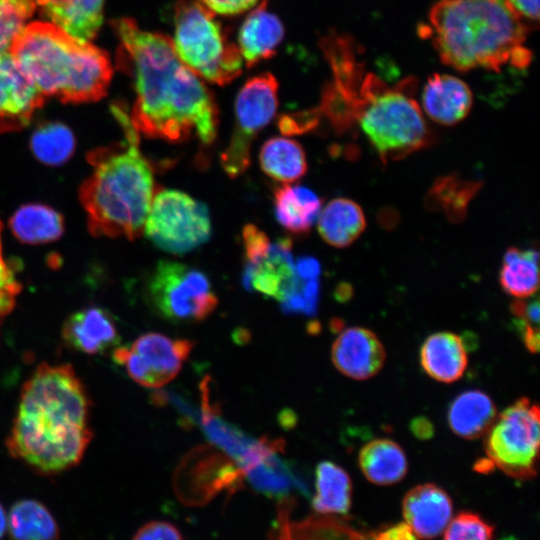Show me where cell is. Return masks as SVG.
Here are the masks:
<instances>
[{"instance_id": "obj_27", "label": "cell", "mask_w": 540, "mask_h": 540, "mask_svg": "<svg viewBox=\"0 0 540 540\" xmlns=\"http://www.w3.org/2000/svg\"><path fill=\"white\" fill-rule=\"evenodd\" d=\"M14 236L26 244H44L59 239L64 232V219L52 207L31 203L19 207L9 221Z\"/></svg>"}, {"instance_id": "obj_5", "label": "cell", "mask_w": 540, "mask_h": 540, "mask_svg": "<svg viewBox=\"0 0 540 540\" xmlns=\"http://www.w3.org/2000/svg\"><path fill=\"white\" fill-rule=\"evenodd\" d=\"M426 30L443 63L460 71L525 68L531 60L528 26L505 0H440Z\"/></svg>"}, {"instance_id": "obj_13", "label": "cell", "mask_w": 540, "mask_h": 540, "mask_svg": "<svg viewBox=\"0 0 540 540\" xmlns=\"http://www.w3.org/2000/svg\"><path fill=\"white\" fill-rule=\"evenodd\" d=\"M193 346L188 339L174 340L151 332L138 337L130 347L115 348L113 359L138 384L159 388L179 373Z\"/></svg>"}, {"instance_id": "obj_16", "label": "cell", "mask_w": 540, "mask_h": 540, "mask_svg": "<svg viewBox=\"0 0 540 540\" xmlns=\"http://www.w3.org/2000/svg\"><path fill=\"white\" fill-rule=\"evenodd\" d=\"M332 362L344 375L365 380L376 375L385 362V350L374 332L362 327L343 330L332 345Z\"/></svg>"}, {"instance_id": "obj_45", "label": "cell", "mask_w": 540, "mask_h": 540, "mask_svg": "<svg viewBox=\"0 0 540 540\" xmlns=\"http://www.w3.org/2000/svg\"><path fill=\"white\" fill-rule=\"evenodd\" d=\"M7 532V514L0 503V538Z\"/></svg>"}, {"instance_id": "obj_26", "label": "cell", "mask_w": 540, "mask_h": 540, "mask_svg": "<svg viewBox=\"0 0 540 540\" xmlns=\"http://www.w3.org/2000/svg\"><path fill=\"white\" fill-rule=\"evenodd\" d=\"M359 466L364 476L377 485H392L402 480L408 470L403 449L390 439H375L359 452Z\"/></svg>"}, {"instance_id": "obj_22", "label": "cell", "mask_w": 540, "mask_h": 540, "mask_svg": "<svg viewBox=\"0 0 540 540\" xmlns=\"http://www.w3.org/2000/svg\"><path fill=\"white\" fill-rule=\"evenodd\" d=\"M420 361L431 378L451 383L461 378L466 370L468 363L466 347L457 334L434 333L424 341Z\"/></svg>"}, {"instance_id": "obj_39", "label": "cell", "mask_w": 540, "mask_h": 540, "mask_svg": "<svg viewBox=\"0 0 540 540\" xmlns=\"http://www.w3.org/2000/svg\"><path fill=\"white\" fill-rule=\"evenodd\" d=\"M137 540L144 539H182L180 531L172 524L165 521H152L140 527L133 537Z\"/></svg>"}, {"instance_id": "obj_29", "label": "cell", "mask_w": 540, "mask_h": 540, "mask_svg": "<svg viewBox=\"0 0 540 540\" xmlns=\"http://www.w3.org/2000/svg\"><path fill=\"white\" fill-rule=\"evenodd\" d=\"M7 532L21 540H52L59 537L54 517L41 502L23 499L15 502L7 514Z\"/></svg>"}, {"instance_id": "obj_19", "label": "cell", "mask_w": 540, "mask_h": 540, "mask_svg": "<svg viewBox=\"0 0 540 540\" xmlns=\"http://www.w3.org/2000/svg\"><path fill=\"white\" fill-rule=\"evenodd\" d=\"M284 38L280 19L267 10L266 0L251 9L243 21L237 47L247 67L272 57Z\"/></svg>"}, {"instance_id": "obj_41", "label": "cell", "mask_w": 540, "mask_h": 540, "mask_svg": "<svg viewBox=\"0 0 540 540\" xmlns=\"http://www.w3.org/2000/svg\"><path fill=\"white\" fill-rule=\"evenodd\" d=\"M0 223V294L15 296L20 291V285L15 280L11 268L7 265L2 254Z\"/></svg>"}, {"instance_id": "obj_28", "label": "cell", "mask_w": 540, "mask_h": 540, "mask_svg": "<svg viewBox=\"0 0 540 540\" xmlns=\"http://www.w3.org/2000/svg\"><path fill=\"white\" fill-rule=\"evenodd\" d=\"M259 161L262 171L281 183L291 184L307 170L306 155L295 140L273 137L262 146Z\"/></svg>"}, {"instance_id": "obj_34", "label": "cell", "mask_w": 540, "mask_h": 540, "mask_svg": "<svg viewBox=\"0 0 540 540\" xmlns=\"http://www.w3.org/2000/svg\"><path fill=\"white\" fill-rule=\"evenodd\" d=\"M282 452V451H277ZM272 452L244 470L251 485L261 493L273 497H286L294 486H300L290 468Z\"/></svg>"}, {"instance_id": "obj_44", "label": "cell", "mask_w": 540, "mask_h": 540, "mask_svg": "<svg viewBox=\"0 0 540 540\" xmlns=\"http://www.w3.org/2000/svg\"><path fill=\"white\" fill-rule=\"evenodd\" d=\"M411 431L414 436L421 440H427L434 435L432 423L425 417H417L411 421Z\"/></svg>"}, {"instance_id": "obj_15", "label": "cell", "mask_w": 540, "mask_h": 540, "mask_svg": "<svg viewBox=\"0 0 540 540\" xmlns=\"http://www.w3.org/2000/svg\"><path fill=\"white\" fill-rule=\"evenodd\" d=\"M295 276L292 241L281 238L256 258L245 261L242 276L247 290L257 291L278 301L288 291Z\"/></svg>"}, {"instance_id": "obj_37", "label": "cell", "mask_w": 540, "mask_h": 540, "mask_svg": "<svg viewBox=\"0 0 540 540\" xmlns=\"http://www.w3.org/2000/svg\"><path fill=\"white\" fill-rule=\"evenodd\" d=\"M494 527L483 520L479 515L471 512H462L449 521L443 537L446 540L479 539L486 540L493 537Z\"/></svg>"}, {"instance_id": "obj_31", "label": "cell", "mask_w": 540, "mask_h": 540, "mask_svg": "<svg viewBox=\"0 0 540 540\" xmlns=\"http://www.w3.org/2000/svg\"><path fill=\"white\" fill-rule=\"evenodd\" d=\"M351 499L352 483L348 473L333 462H320L316 468L313 508L319 513L346 514Z\"/></svg>"}, {"instance_id": "obj_35", "label": "cell", "mask_w": 540, "mask_h": 540, "mask_svg": "<svg viewBox=\"0 0 540 540\" xmlns=\"http://www.w3.org/2000/svg\"><path fill=\"white\" fill-rule=\"evenodd\" d=\"M37 7V0H0V51L9 49Z\"/></svg>"}, {"instance_id": "obj_17", "label": "cell", "mask_w": 540, "mask_h": 540, "mask_svg": "<svg viewBox=\"0 0 540 540\" xmlns=\"http://www.w3.org/2000/svg\"><path fill=\"white\" fill-rule=\"evenodd\" d=\"M402 512L416 538H435L445 531L452 518V500L437 485L422 484L405 495Z\"/></svg>"}, {"instance_id": "obj_25", "label": "cell", "mask_w": 540, "mask_h": 540, "mask_svg": "<svg viewBox=\"0 0 540 540\" xmlns=\"http://www.w3.org/2000/svg\"><path fill=\"white\" fill-rule=\"evenodd\" d=\"M366 220L361 207L347 198L330 201L318 216V232L329 245L343 248L364 231Z\"/></svg>"}, {"instance_id": "obj_9", "label": "cell", "mask_w": 540, "mask_h": 540, "mask_svg": "<svg viewBox=\"0 0 540 540\" xmlns=\"http://www.w3.org/2000/svg\"><path fill=\"white\" fill-rule=\"evenodd\" d=\"M143 232L160 249L182 255L210 238L209 211L206 205L182 191L157 189Z\"/></svg>"}, {"instance_id": "obj_18", "label": "cell", "mask_w": 540, "mask_h": 540, "mask_svg": "<svg viewBox=\"0 0 540 540\" xmlns=\"http://www.w3.org/2000/svg\"><path fill=\"white\" fill-rule=\"evenodd\" d=\"M472 93L458 77L436 73L428 78L421 95V109L433 121L453 125L468 114Z\"/></svg>"}, {"instance_id": "obj_36", "label": "cell", "mask_w": 540, "mask_h": 540, "mask_svg": "<svg viewBox=\"0 0 540 540\" xmlns=\"http://www.w3.org/2000/svg\"><path fill=\"white\" fill-rule=\"evenodd\" d=\"M319 291L318 278H301L295 274L288 291L279 301L283 312L305 316L314 315L317 310Z\"/></svg>"}, {"instance_id": "obj_20", "label": "cell", "mask_w": 540, "mask_h": 540, "mask_svg": "<svg viewBox=\"0 0 540 540\" xmlns=\"http://www.w3.org/2000/svg\"><path fill=\"white\" fill-rule=\"evenodd\" d=\"M64 340L74 349L94 355L118 343L116 324L108 311L88 307L72 314L62 328Z\"/></svg>"}, {"instance_id": "obj_1", "label": "cell", "mask_w": 540, "mask_h": 540, "mask_svg": "<svg viewBox=\"0 0 540 540\" xmlns=\"http://www.w3.org/2000/svg\"><path fill=\"white\" fill-rule=\"evenodd\" d=\"M119 63L131 76L135 102L130 119L144 136L180 143L196 137L211 144L218 109L202 79L178 57L172 39L141 29L131 18L115 19Z\"/></svg>"}, {"instance_id": "obj_3", "label": "cell", "mask_w": 540, "mask_h": 540, "mask_svg": "<svg viewBox=\"0 0 540 540\" xmlns=\"http://www.w3.org/2000/svg\"><path fill=\"white\" fill-rule=\"evenodd\" d=\"M90 400L70 364L41 363L24 383L6 447L40 474L76 466L92 439Z\"/></svg>"}, {"instance_id": "obj_7", "label": "cell", "mask_w": 540, "mask_h": 540, "mask_svg": "<svg viewBox=\"0 0 540 540\" xmlns=\"http://www.w3.org/2000/svg\"><path fill=\"white\" fill-rule=\"evenodd\" d=\"M174 49L180 60L207 82L225 85L242 72L243 59L216 14L199 0H179L174 8Z\"/></svg>"}, {"instance_id": "obj_46", "label": "cell", "mask_w": 540, "mask_h": 540, "mask_svg": "<svg viewBox=\"0 0 540 540\" xmlns=\"http://www.w3.org/2000/svg\"><path fill=\"white\" fill-rule=\"evenodd\" d=\"M4 316H6V314L3 313V312L0 310V321H1V319H2Z\"/></svg>"}, {"instance_id": "obj_30", "label": "cell", "mask_w": 540, "mask_h": 540, "mask_svg": "<svg viewBox=\"0 0 540 540\" xmlns=\"http://www.w3.org/2000/svg\"><path fill=\"white\" fill-rule=\"evenodd\" d=\"M482 183L462 179L457 175L442 176L428 190V209L442 212L452 222H460L467 214L468 206Z\"/></svg>"}, {"instance_id": "obj_6", "label": "cell", "mask_w": 540, "mask_h": 540, "mask_svg": "<svg viewBox=\"0 0 540 540\" xmlns=\"http://www.w3.org/2000/svg\"><path fill=\"white\" fill-rule=\"evenodd\" d=\"M9 50L44 96L83 103L97 101L107 92L112 77L107 53L50 22L26 24Z\"/></svg>"}, {"instance_id": "obj_14", "label": "cell", "mask_w": 540, "mask_h": 540, "mask_svg": "<svg viewBox=\"0 0 540 540\" xmlns=\"http://www.w3.org/2000/svg\"><path fill=\"white\" fill-rule=\"evenodd\" d=\"M43 102L44 95L21 71L10 50L0 51V132L24 128Z\"/></svg>"}, {"instance_id": "obj_23", "label": "cell", "mask_w": 540, "mask_h": 540, "mask_svg": "<svg viewBox=\"0 0 540 540\" xmlns=\"http://www.w3.org/2000/svg\"><path fill=\"white\" fill-rule=\"evenodd\" d=\"M277 221L294 234H305L318 218L322 199L311 189L283 183L274 189Z\"/></svg>"}, {"instance_id": "obj_40", "label": "cell", "mask_w": 540, "mask_h": 540, "mask_svg": "<svg viewBox=\"0 0 540 540\" xmlns=\"http://www.w3.org/2000/svg\"><path fill=\"white\" fill-rule=\"evenodd\" d=\"M515 14L528 26L539 19V0H505Z\"/></svg>"}, {"instance_id": "obj_33", "label": "cell", "mask_w": 540, "mask_h": 540, "mask_svg": "<svg viewBox=\"0 0 540 540\" xmlns=\"http://www.w3.org/2000/svg\"><path fill=\"white\" fill-rule=\"evenodd\" d=\"M30 148L35 157L50 166H59L68 161L75 149V138L71 130L61 123H46L39 126L31 136Z\"/></svg>"}, {"instance_id": "obj_4", "label": "cell", "mask_w": 540, "mask_h": 540, "mask_svg": "<svg viewBox=\"0 0 540 540\" xmlns=\"http://www.w3.org/2000/svg\"><path fill=\"white\" fill-rule=\"evenodd\" d=\"M124 139L87 155L93 167L79 189V199L87 214L93 236L125 237L134 240L144 231L156 192L151 166L139 149V132L127 111L112 106Z\"/></svg>"}, {"instance_id": "obj_24", "label": "cell", "mask_w": 540, "mask_h": 540, "mask_svg": "<svg viewBox=\"0 0 540 540\" xmlns=\"http://www.w3.org/2000/svg\"><path fill=\"white\" fill-rule=\"evenodd\" d=\"M496 417L495 404L480 390H469L458 395L447 415L452 431L465 439H476L486 434Z\"/></svg>"}, {"instance_id": "obj_12", "label": "cell", "mask_w": 540, "mask_h": 540, "mask_svg": "<svg viewBox=\"0 0 540 540\" xmlns=\"http://www.w3.org/2000/svg\"><path fill=\"white\" fill-rule=\"evenodd\" d=\"M243 477L233 459L211 446L201 445L182 459L174 473L173 486L182 503L200 506L222 491H236Z\"/></svg>"}, {"instance_id": "obj_2", "label": "cell", "mask_w": 540, "mask_h": 540, "mask_svg": "<svg viewBox=\"0 0 540 540\" xmlns=\"http://www.w3.org/2000/svg\"><path fill=\"white\" fill-rule=\"evenodd\" d=\"M321 47L331 75L319 106L312 109L318 121L325 118L339 134L357 126L380 158L416 149L428 131L415 97L416 81H385L367 68L348 36L331 33Z\"/></svg>"}, {"instance_id": "obj_38", "label": "cell", "mask_w": 540, "mask_h": 540, "mask_svg": "<svg viewBox=\"0 0 540 540\" xmlns=\"http://www.w3.org/2000/svg\"><path fill=\"white\" fill-rule=\"evenodd\" d=\"M216 15L233 16L249 11L265 0H199Z\"/></svg>"}, {"instance_id": "obj_10", "label": "cell", "mask_w": 540, "mask_h": 540, "mask_svg": "<svg viewBox=\"0 0 540 540\" xmlns=\"http://www.w3.org/2000/svg\"><path fill=\"white\" fill-rule=\"evenodd\" d=\"M148 298L156 311L174 322H198L218 305L209 278L176 261H160L149 282Z\"/></svg>"}, {"instance_id": "obj_8", "label": "cell", "mask_w": 540, "mask_h": 540, "mask_svg": "<svg viewBox=\"0 0 540 540\" xmlns=\"http://www.w3.org/2000/svg\"><path fill=\"white\" fill-rule=\"evenodd\" d=\"M539 408L520 398L506 408L489 429L485 450L494 466L519 480L537 474L539 459Z\"/></svg>"}, {"instance_id": "obj_11", "label": "cell", "mask_w": 540, "mask_h": 540, "mask_svg": "<svg viewBox=\"0 0 540 540\" xmlns=\"http://www.w3.org/2000/svg\"><path fill=\"white\" fill-rule=\"evenodd\" d=\"M277 91V80L270 73L249 79L239 91L234 129L220 157L221 165L230 178L240 176L248 168L253 140L276 114Z\"/></svg>"}, {"instance_id": "obj_42", "label": "cell", "mask_w": 540, "mask_h": 540, "mask_svg": "<svg viewBox=\"0 0 540 540\" xmlns=\"http://www.w3.org/2000/svg\"><path fill=\"white\" fill-rule=\"evenodd\" d=\"M376 539L383 540H411L416 536L406 522L395 524L377 533Z\"/></svg>"}, {"instance_id": "obj_32", "label": "cell", "mask_w": 540, "mask_h": 540, "mask_svg": "<svg viewBox=\"0 0 540 540\" xmlns=\"http://www.w3.org/2000/svg\"><path fill=\"white\" fill-rule=\"evenodd\" d=\"M538 252L510 247L503 257L500 284L516 298H528L538 290Z\"/></svg>"}, {"instance_id": "obj_21", "label": "cell", "mask_w": 540, "mask_h": 540, "mask_svg": "<svg viewBox=\"0 0 540 540\" xmlns=\"http://www.w3.org/2000/svg\"><path fill=\"white\" fill-rule=\"evenodd\" d=\"M105 0H37L50 23L81 41L93 39L103 22Z\"/></svg>"}, {"instance_id": "obj_43", "label": "cell", "mask_w": 540, "mask_h": 540, "mask_svg": "<svg viewBox=\"0 0 540 540\" xmlns=\"http://www.w3.org/2000/svg\"><path fill=\"white\" fill-rule=\"evenodd\" d=\"M295 274L301 278H319L320 264L315 258L301 257L295 263Z\"/></svg>"}]
</instances>
